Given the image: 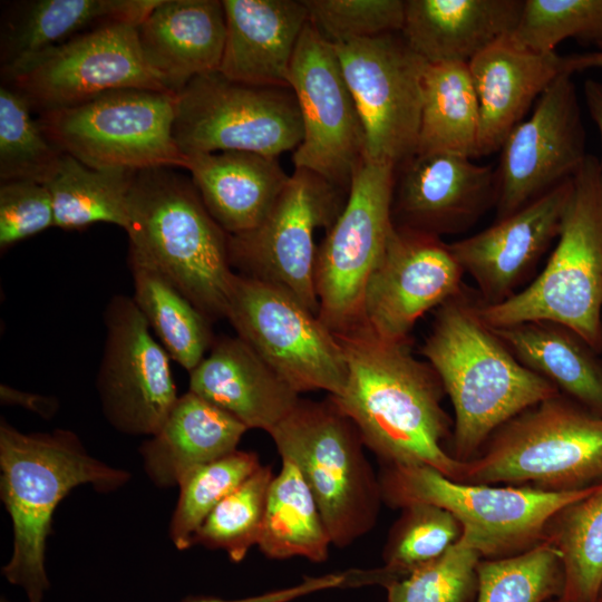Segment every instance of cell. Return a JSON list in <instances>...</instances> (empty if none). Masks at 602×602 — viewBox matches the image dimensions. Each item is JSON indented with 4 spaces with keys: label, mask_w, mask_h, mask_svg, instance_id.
Instances as JSON below:
<instances>
[{
    "label": "cell",
    "mask_w": 602,
    "mask_h": 602,
    "mask_svg": "<svg viewBox=\"0 0 602 602\" xmlns=\"http://www.w3.org/2000/svg\"><path fill=\"white\" fill-rule=\"evenodd\" d=\"M348 376L339 396H328L355 424L381 465H427L458 480L463 463L445 448L454 420L443 407V383L410 339L383 340L367 327L336 333Z\"/></svg>",
    "instance_id": "1"
},
{
    "label": "cell",
    "mask_w": 602,
    "mask_h": 602,
    "mask_svg": "<svg viewBox=\"0 0 602 602\" xmlns=\"http://www.w3.org/2000/svg\"><path fill=\"white\" fill-rule=\"evenodd\" d=\"M420 352L453 405L449 453L460 463L475 458L509 419L560 392L517 360L466 288L436 309Z\"/></svg>",
    "instance_id": "2"
},
{
    "label": "cell",
    "mask_w": 602,
    "mask_h": 602,
    "mask_svg": "<svg viewBox=\"0 0 602 602\" xmlns=\"http://www.w3.org/2000/svg\"><path fill=\"white\" fill-rule=\"evenodd\" d=\"M128 470L91 456L71 430L22 433L0 421V497L12 524V553L2 575L29 602H43L50 589L46 545L60 502L76 487L100 493L125 486Z\"/></svg>",
    "instance_id": "3"
},
{
    "label": "cell",
    "mask_w": 602,
    "mask_h": 602,
    "mask_svg": "<svg viewBox=\"0 0 602 602\" xmlns=\"http://www.w3.org/2000/svg\"><path fill=\"white\" fill-rule=\"evenodd\" d=\"M125 231L128 262L161 273L212 321L225 318L234 275L229 235L193 182L171 167L136 171Z\"/></svg>",
    "instance_id": "4"
},
{
    "label": "cell",
    "mask_w": 602,
    "mask_h": 602,
    "mask_svg": "<svg viewBox=\"0 0 602 602\" xmlns=\"http://www.w3.org/2000/svg\"><path fill=\"white\" fill-rule=\"evenodd\" d=\"M478 312L493 329L534 320L564 324L602 353V165L588 154L555 246L540 274L512 298Z\"/></svg>",
    "instance_id": "5"
},
{
    "label": "cell",
    "mask_w": 602,
    "mask_h": 602,
    "mask_svg": "<svg viewBox=\"0 0 602 602\" xmlns=\"http://www.w3.org/2000/svg\"><path fill=\"white\" fill-rule=\"evenodd\" d=\"M457 482L584 489L602 482V417L559 392L502 425Z\"/></svg>",
    "instance_id": "6"
},
{
    "label": "cell",
    "mask_w": 602,
    "mask_h": 602,
    "mask_svg": "<svg viewBox=\"0 0 602 602\" xmlns=\"http://www.w3.org/2000/svg\"><path fill=\"white\" fill-rule=\"evenodd\" d=\"M269 435L281 459L302 473L333 546L348 547L376 526L382 504L378 474L359 430L329 397L300 398Z\"/></svg>",
    "instance_id": "7"
},
{
    "label": "cell",
    "mask_w": 602,
    "mask_h": 602,
    "mask_svg": "<svg viewBox=\"0 0 602 602\" xmlns=\"http://www.w3.org/2000/svg\"><path fill=\"white\" fill-rule=\"evenodd\" d=\"M378 477L383 504L402 508L428 503L447 509L460 522L463 535L484 560L516 555L543 542L550 518L599 485L546 492L527 486L468 484L427 465H381Z\"/></svg>",
    "instance_id": "8"
},
{
    "label": "cell",
    "mask_w": 602,
    "mask_h": 602,
    "mask_svg": "<svg viewBox=\"0 0 602 602\" xmlns=\"http://www.w3.org/2000/svg\"><path fill=\"white\" fill-rule=\"evenodd\" d=\"M175 96L117 89L74 106L38 113L48 139L91 168L185 167L173 136Z\"/></svg>",
    "instance_id": "9"
},
{
    "label": "cell",
    "mask_w": 602,
    "mask_h": 602,
    "mask_svg": "<svg viewBox=\"0 0 602 602\" xmlns=\"http://www.w3.org/2000/svg\"><path fill=\"white\" fill-rule=\"evenodd\" d=\"M173 136L185 157L219 152L278 157L295 151L303 129L291 88L246 85L213 71L175 96Z\"/></svg>",
    "instance_id": "10"
},
{
    "label": "cell",
    "mask_w": 602,
    "mask_h": 602,
    "mask_svg": "<svg viewBox=\"0 0 602 602\" xmlns=\"http://www.w3.org/2000/svg\"><path fill=\"white\" fill-rule=\"evenodd\" d=\"M225 319L299 395L343 391L348 367L338 337L288 292L234 272Z\"/></svg>",
    "instance_id": "11"
},
{
    "label": "cell",
    "mask_w": 602,
    "mask_h": 602,
    "mask_svg": "<svg viewBox=\"0 0 602 602\" xmlns=\"http://www.w3.org/2000/svg\"><path fill=\"white\" fill-rule=\"evenodd\" d=\"M395 171L390 164L363 159L342 212L317 249L318 317L334 333L362 324L367 282L394 227Z\"/></svg>",
    "instance_id": "12"
},
{
    "label": "cell",
    "mask_w": 602,
    "mask_h": 602,
    "mask_svg": "<svg viewBox=\"0 0 602 602\" xmlns=\"http://www.w3.org/2000/svg\"><path fill=\"white\" fill-rule=\"evenodd\" d=\"M348 192L313 172L294 168L262 222L227 236L232 270L282 289L318 314L314 232L333 225Z\"/></svg>",
    "instance_id": "13"
},
{
    "label": "cell",
    "mask_w": 602,
    "mask_h": 602,
    "mask_svg": "<svg viewBox=\"0 0 602 602\" xmlns=\"http://www.w3.org/2000/svg\"><path fill=\"white\" fill-rule=\"evenodd\" d=\"M333 48L362 124L365 159L398 167L417 152L428 62L400 31Z\"/></svg>",
    "instance_id": "14"
},
{
    "label": "cell",
    "mask_w": 602,
    "mask_h": 602,
    "mask_svg": "<svg viewBox=\"0 0 602 602\" xmlns=\"http://www.w3.org/2000/svg\"><path fill=\"white\" fill-rule=\"evenodd\" d=\"M303 136L292 154L294 168L313 172L349 191L365 159L362 124L333 45L308 20L289 75Z\"/></svg>",
    "instance_id": "15"
},
{
    "label": "cell",
    "mask_w": 602,
    "mask_h": 602,
    "mask_svg": "<svg viewBox=\"0 0 602 602\" xmlns=\"http://www.w3.org/2000/svg\"><path fill=\"white\" fill-rule=\"evenodd\" d=\"M103 318L106 337L96 378L101 411L117 431L151 437L178 399L171 357L132 297H111Z\"/></svg>",
    "instance_id": "16"
},
{
    "label": "cell",
    "mask_w": 602,
    "mask_h": 602,
    "mask_svg": "<svg viewBox=\"0 0 602 602\" xmlns=\"http://www.w3.org/2000/svg\"><path fill=\"white\" fill-rule=\"evenodd\" d=\"M572 75H559L502 144L495 220L573 178L585 161L586 135Z\"/></svg>",
    "instance_id": "17"
},
{
    "label": "cell",
    "mask_w": 602,
    "mask_h": 602,
    "mask_svg": "<svg viewBox=\"0 0 602 602\" xmlns=\"http://www.w3.org/2000/svg\"><path fill=\"white\" fill-rule=\"evenodd\" d=\"M37 113L77 105L117 89L168 93L144 61L136 26L109 22L47 51L2 82Z\"/></svg>",
    "instance_id": "18"
},
{
    "label": "cell",
    "mask_w": 602,
    "mask_h": 602,
    "mask_svg": "<svg viewBox=\"0 0 602 602\" xmlns=\"http://www.w3.org/2000/svg\"><path fill=\"white\" fill-rule=\"evenodd\" d=\"M465 275L441 237L394 224L365 290L362 324L389 341L409 340L428 311L459 294Z\"/></svg>",
    "instance_id": "19"
},
{
    "label": "cell",
    "mask_w": 602,
    "mask_h": 602,
    "mask_svg": "<svg viewBox=\"0 0 602 602\" xmlns=\"http://www.w3.org/2000/svg\"><path fill=\"white\" fill-rule=\"evenodd\" d=\"M572 194V178L487 229L449 244L483 305L512 298L556 242Z\"/></svg>",
    "instance_id": "20"
},
{
    "label": "cell",
    "mask_w": 602,
    "mask_h": 602,
    "mask_svg": "<svg viewBox=\"0 0 602 602\" xmlns=\"http://www.w3.org/2000/svg\"><path fill=\"white\" fill-rule=\"evenodd\" d=\"M497 196L496 169L446 152L416 153L395 171L396 226L441 237L475 225Z\"/></svg>",
    "instance_id": "21"
},
{
    "label": "cell",
    "mask_w": 602,
    "mask_h": 602,
    "mask_svg": "<svg viewBox=\"0 0 602 602\" xmlns=\"http://www.w3.org/2000/svg\"><path fill=\"white\" fill-rule=\"evenodd\" d=\"M145 64L172 95L195 77L217 71L226 21L220 0H159L136 26Z\"/></svg>",
    "instance_id": "22"
},
{
    "label": "cell",
    "mask_w": 602,
    "mask_h": 602,
    "mask_svg": "<svg viewBox=\"0 0 602 602\" xmlns=\"http://www.w3.org/2000/svg\"><path fill=\"white\" fill-rule=\"evenodd\" d=\"M479 104L477 157L501 149L532 104L564 69V57L534 51L507 35L468 62Z\"/></svg>",
    "instance_id": "23"
},
{
    "label": "cell",
    "mask_w": 602,
    "mask_h": 602,
    "mask_svg": "<svg viewBox=\"0 0 602 602\" xmlns=\"http://www.w3.org/2000/svg\"><path fill=\"white\" fill-rule=\"evenodd\" d=\"M188 390L247 429L268 434L300 400V395L237 336L215 338L210 353L190 372Z\"/></svg>",
    "instance_id": "24"
},
{
    "label": "cell",
    "mask_w": 602,
    "mask_h": 602,
    "mask_svg": "<svg viewBox=\"0 0 602 602\" xmlns=\"http://www.w3.org/2000/svg\"><path fill=\"white\" fill-rule=\"evenodd\" d=\"M226 38L217 71L253 86L289 87L292 58L308 22L302 0H222Z\"/></svg>",
    "instance_id": "25"
},
{
    "label": "cell",
    "mask_w": 602,
    "mask_h": 602,
    "mask_svg": "<svg viewBox=\"0 0 602 602\" xmlns=\"http://www.w3.org/2000/svg\"><path fill=\"white\" fill-rule=\"evenodd\" d=\"M159 0H28L2 13L1 77L9 79L47 51L99 26H137Z\"/></svg>",
    "instance_id": "26"
},
{
    "label": "cell",
    "mask_w": 602,
    "mask_h": 602,
    "mask_svg": "<svg viewBox=\"0 0 602 602\" xmlns=\"http://www.w3.org/2000/svg\"><path fill=\"white\" fill-rule=\"evenodd\" d=\"M524 0H407L401 35L428 64H468L516 29Z\"/></svg>",
    "instance_id": "27"
},
{
    "label": "cell",
    "mask_w": 602,
    "mask_h": 602,
    "mask_svg": "<svg viewBox=\"0 0 602 602\" xmlns=\"http://www.w3.org/2000/svg\"><path fill=\"white\" fill-rule=\"evenodd\" d=\"M184 168L191 173L206 210L227 235L256 227L290 178L278 157L249 152L186 156Z\"/></svg>",
    "instance_id": "28"
},
{
    "label": "cell",
    "mask_w": 602,
    "mask_h": 602,
    "mask_svg": "<svg viewBox=\"0 0 602 602\" xmlns=\"http://www.w3.org/2000/svg\"><path fill=\"white\" fill-rule=\"evenodd\" d=\"M249 429L188 390L178 396L159 430L139 447L144 470L158 488L177 486L197 466L235 450Z\"/></svg>",
    "instance_id": "29"
},
{
    "label": "cell",
    "mask_w": 602,
    "mask_h": 602,
    "mask_svg": "<svg viewBox=\"0 0 602 602\" xmlns=\"http://www.w3.org/2000/svg\"><path fill=\"white\" fill-rule=\"evenodd\" d=\"M494 331L526 368L602 417V357L577 332L547 320L520 322Z\"/></svg>",
    "instance_id": "30"
},
{
    "label": "cell",
    "mask_w": 602,
    "mask_h": 602,
    "mask_svg": "<svg viewBox=\"0 0 602 602\" xmlns=\"http://www.w3.org/2000/svg\"><path fill=\"white\" fill-rule=\"evenodd\" d=\"M281 463L270 484L258 547L270 560L323 563L332 541L319 506L298 466Z\"/></svg>",
    "instance_id": "31"
},
{
    "label": "cell",
    "mask_w": 602,
    "mask_h": 602,
    "mask_svg": "<svg viewBox=\"0 0 602 602\" xmlns=\"http://www.w3.org/2000/svg\"><path fill=\"white\" fill-rule=\"evenodd\" d=\"M479 104L468 64H427L416 153L477 157Z\"/></svg>",
    "instance_id": "32"
},
{
    "label": "cell",
    "mask_w": 602,
    "mask_h": 602,
    "mask_svg": "<svg viewBox=\"0 0 602 602\" xmlns=\"http://www.w3.org/2000/svg\"><path fill=\"white\" fill-rule=\"evenodd\" d=\"M133 300L171 359L191 372L211 349L212 320L157 271L128 262Z\"/></svg>",
    "instance_id": "33"
},
{
    "label": "cell",
    "mask_w": 602,
    "mask_h": 602,
    "mask_svg": "<svg viewBox=\"0 0 602 602\" xmlns=\"http://www.w3.org/2000/svg\"><path fill=\"white\" fill-rule=\"evenodd\" d=\"M135 172L91 168L64 154L56 175L46 184L52 197L55 227L80 230L108 223L125 230Z\"/></svg>",
    "instance_id": "34"
},
{
    "label": "cell",
    "mask_w": 602,
    "mask_h": 602,
    "mask_svg": "<svg viewBox=\"0 0 602 602\" xmlns=\"http://www.w3.org/2000/svg\"><path fill=\"white\" fill-rule=\"evenodd\" d=\"M543 541L557 552L563 569L559 602H598L602 585V482L585 497L559 509Z\"/></svg>",
    "instance_id": "35"
},
{
    "label": "cell",
    "mask_w": 602,
    "mask_h": 602,
    "mask_svg": "<svg viewBox=\"0 0 602 602\" xmlns=\"http://www.w3.org/2000/svg\"><path fill=\"white\" fill-rule=\"evenodd\" d=\"M392 524L377 567L386 588L446 553L463 535V525L447 509L428 503L404 506Z\"/></svg>",
    "instance_id": "36"
},
{
    "label": "cell",
    "mask_w": 602,
    "mask_h": 602,
    "mask_svg": "<svg viewBox=\"0 0 602 602\" xmlns=\"http://www.w3.org/2000/svg\"><path fill=\"white\" fill-rule=\"evenodd\" d=\"M28 99L12 87L0 86V182L48 184L64 153L32 117Z\"/></svg>",
    "instance_id": "37"
},
{
    "label": "cell",
    "mask_w": 602,
    "mask_h": 602,
    "mask_svg": "<svg viewBox=\"0 0 602 602\" xmlns=\"http://www.w3.org/2000/svg\"><path fill=\"white\" fill-rule=\"evenodd\" d=\"M261 465L256 453L237 449L190 470L177 485L178 499L169 523L174 546L192 547L208 514Z\"/></svg>",
    "instance_id": "38"
},
{
    "label": "cell",
    "mask_w": 602,
    "mask_h": 602,
    "mask_svg": "<svg viewBox=\"0 0 602 602\" xmlns=\"http://www.w3.org/2000/svg\"><path fill=\"white\" fill-rule=\"evenodd\" d=\"M475 602H547L563 590V569L555 548L543 541L507 557L482 559Z\"/></svg>",
    "instance_id": "39"
},
{
    "label": "cell",
    "mask_w": 602,
    "mask_h": 602,
    "mask_svg": "<svg viewBox=\"0 0 602 602\" xmlns=\"http://www.w3.org/2000/svg\"><path fill=\"white\" fill-rule=\"evenodd\" d=\"M274 475L270 465L262 464L208 514L195 535L194 545L221 550L232 562H242L259 543Z\"/></svg>",
    "instance_id": "40"
},
{
    "label": "cell",
    "mask_w": 602,
    "mask_h": 602,
    "mask_svg": "<svg viewBox=\"0 0 602 602\" xmlns=\"http://www.w3.org/2000/svg\"><path fill=\"white\" fill-rule=\"evenodd\" d=\"M480 560L462 535L440 557L388 584L387 602H475Z\"/></svg>",
    "instance_id": "41"
},
{
    "label": "cell",
    "mask_w": 602,
    "mask_h": 602,
    "mask_svg": "<svg viewBox=\"0 0 602 602\" xmlns=\"http://www.w3.org/2000/svg\"><path fill=\"white\" fill-rule=\"evenodd\" d=\"M525 47L543 54L567 38L602 43V0H524L512 33Z\"/></svg>",
    "instance_id": "42"
},
{
    "label": "cell",
    "mask_w": 602,
    "mask_h": 602,
    "mask_svg": "<svg viewBox=\"0 0 602 602\" xmlns=\"http://www.w3.org/2000/svg\"><path fill=\"white\" fill-rule=\"evenodd\" d=\"M309 22L332 45L401 31L402 0H302Z\"/></svg>",
    "instance_id": "43"
},
{
    "label": "cell",
    "mask_w": 602,
    "mask_h": 602,
    "mask_svg": "<svg viewBox=\"0 0 602 602\" xmlns=\"http://www.w3.org/2000/svg\"><path fill=\"white\" fill-rule=\"evenodd\" d=\"M55 227L52 197L48 187L35 182L0 183V249Z\"/></svg>",
    "instance_id": "44"
},
{
    "label": "cell",
    "mask_w": 602,
    "mask_h": 602,
    "mask_svg": "<svg viewBox=\"0 0 602 602\" xmlns=\"http://www.w3.org/2000/svg\"><path fill=\"white\" fill-rule=\"evenodd\" d=\"M347 572L328 573L320 576L304 577L298 584L270 590L261 594L239 598L223 599L212 595L188 596L181 602H291L315 592L344 588Z\"/></svg>",
    "instance_id": "45"
},
{
    "label": "cell",
    "mask_w": 602,
    "mask_h": 602,
    "mask_svg": "<svg viewBox=\"0 0 602 602\" xmlns=\"http://www.w3.org/2000/svg\"><path fill=\"white\" fill-rule=\"evenodd\" d=\"M0 399L2 405L20 406L46 419L51 418L59 408L58 400L54 397L21 391L6 383L0 386Z\"/></svg>",
    "instance_id": "46"
},
{
    "label": "cell",
    "mask_w": 602,
    "mask_h": 602,
    "mask_svg": "<svg viewBox=\"0 0 602 602\" xmlns=\"http://www.w3.org/2000/svg\"><path fill=\"white\" fill-rule=\"evenodd\" d=\"M583 97L591 119L599 132L602 151V81L586 79L583 84ZM600 162L602 165V157Z\"/></svg>",
    "instance_id": "47"
},
{
    "label": "cell",
    "mask_w": 602,
    "mask_h": 602,
    "mask_svg": "<svg viewBox=\"0 0 602 602\" xmlns=\"http://www.w3.org/2000/svg\"><path fill=\"white\" fill-rule=\"evenodd\" d=\"M564 69L571 74L588 69L602 70V43L594 51L564 57Z\"/></svg>",
    "instance_id": "48"
},
{
    "label": "cell",
    "mask_w": 602,
    "mask_h": 602,
    "mask_svg": "<svg viewBox=\"0 0 602 602\" xmlns=\"http://www.w3.org/2000/svg\"><path fill=\"white\" fill-rule=\"evenodd\" d=\"M600 602H602V585H601V590H600V593H599V600Z\"/></svg>",
    "instance_id": "49"
},
{
    "label": "cell",
    "mask_w": 602,
    "mask_h": 602,
    "mask_svg": "<svg viewBox=\"0 0 602 602\" xmlns=\"http://www.w3.org/2000/svg\"><path fill=\"white\" fill-rule=\"evenodd\" d=\"M0 602H10V601H9L7 598L2 596V598L0 599Z\"/></svg>",
    "instance_id": "50"
},
{
    "label": "cell",
    "mask_w": 602,
    "mask_h": 602,
    "mask_svg": "<svg viewBox=\"0 0 602 602\" xmlns=\"http://www.w3.org/2000/svg\"><path fill=\"white\" fill-rule=\"evenodd\" d=\"M547 602H559V601L556 599H553V600H550ZM598 602H600V601H598Z\"/></svg>",
    "instance_id": "51"
}]
</instances>
